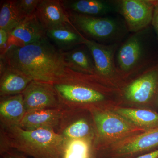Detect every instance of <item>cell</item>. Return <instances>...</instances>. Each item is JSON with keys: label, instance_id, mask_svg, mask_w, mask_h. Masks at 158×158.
<instances>
[{"label": "cell", "instance_id": "22", "mask_svg": "<svg viewBox=\"0 0 158 158\" xmlns=\"http://www.w3.org/2000/svg\"><path fill=\"white\" fill-rule=\"evenodd\" d=\"M26 17L18 8L15 0L1 2L0 29H4L9 33Z\"/></svg>", "mask_w": 158, "mask_h": 158}, {"label": "cell", "instance_id": "1", "mask_svg": "<svg viewBox=\"0 0 158 158\" xmlns=\"http://www.w3.org/2000/svg\"><path fill=\"white\" fill-rule=\"evenodd\" d=\"M63 109L113 110L121 105L118 86L96 75L77 72L66 67L65 73L53 83Z\"/></svg>", "mask_w": 158, "mask_h": 158}, {"label": "cell", "instance_id": "25", "mask_svg": "<svg viewBox=\"0 0 158 158\" xmlns=\"http://www.w3.org/2000/svg\"><path fill=\"white\" fill-rule=\"evenodd\" d=\"M9 33L4 30L0 29V49L1 55L6 52L7 48V44L9 40Z\"/></svg>", "mask_w": 158, "mask_h": 158}, {"label": "cell", "instance_id": "9", "mask_svg": "<svg viewBox=\"0 0 158 158\" xmlns=\"http://www.w3.org/2000/svg\"><path fill=\"white\" fill-rule=\"evenodd\" d=\"M141 32L135 33L118 49L116 65L124 82L135 76L142 67L144 50Z\"/></svg>", "mask_w": 158, "mask_h": 158}, {"label": "cell", "instance_id": "24", "mask_svg": "<svg viewBox=\"0 0 158 158\" xmlns=\"http://www.w3.org/2000/svg\"><path fill=\"white\" fill-rule=\"evenodd\" d=\"M40 0H15L20 11L26 17L35 13Z\"/></svg>", "mask_w": 158, "mask_h": 158}, {"label": "cell", "instance_id": "7", "mask_svg": "<svg viewBox=\"0 0 158 158\" xmlns=\"http://www.w3.org/2000/svg\"><path fill=\"white\" fill-rule=\"evenodd\" d=\"M66 11L73 27L88 39L100 43L113 39L120 32L115 20L102 16H92Z\"/></svg>", "mask_w": 158, "mask_h": 158}, {"label": "cell", "instance_id": "15", "mask_svg": "<svg viewBox=\"0 0 158 158\" xmlns=\"http://www.w3.org/2000/svg\"><path fill=\"white\" fill-rule=\"evenodd\" d=\"M45 30L66 23H71L59 0H40L35 13Z\"/></svg>", "mask_w": 158, "mask_h": 158}, {"label": "cell", "instance_id": "28", "mask_svg": "<svg viewBox=\"0 0 158 158\" xmlns=\"http://www.w3.org/2000/svg\"><path fill=\"white\" fill-rule=\"evenodd\" d=\"M135 158H158V148Z\"/></svg>", "mask_w": 158, "mask_h": 158}, {"label": "cell", "instance_id": "21", "mask_svg": "<svg viewBox=\"0 0 158 158\" xmlns=\"http://www.w3.org/2000/svg\"><path fill=\"white\" fill-rule=\"evenodd\" d=\"M112 110L145 131L158 128V113L155 110L120 106Z\"/></svg>", "mask_w": 158, "mask_h": 158}, {"label": "cell", "instance_id": "5", "mask_svg": "<svg viewBox=\"0 0 158 158\" xmlns=\"http://www.w3.org/2000/svg\"><path fill=\"white\" fill-rule=\"evenodd\" d=\"M158 148V128L94 148L93 158H135Z\"/></svg>", "mask_w": 158, "mask_h": 158}, {"label": "cell", "instance_id": "27", "mask_svg": "<svg viewBox=\"0 0 158 158\" xmlns=\"http://www.w3.org/2000/svg\"><path fill=\"white\" fill-rule=\"evenodd\" d=\"M152 24L158 36V1H155L154 12Z\"/></svg>", "mask_w": 158, "mask_h": 158}, {"label": "cell", "instance_id": "8", "mask_svg": "<svg viewBox=\"0 0 158 158\" xmlns=\"http://www.w3.org/2000/svg\"><path fill=\"white\" fill-rule=\"evenodd\" d=\"M55 131L66 140L87 139L94 141L95 125L90 111L81 109H64Z\"/></svg>", "mask_w": 158, "mask_h": 158}, {"label": "cell", "instance_id": "4", "mask_svg": "<svg viewBox=\"0 0 158 158\" xmlns=\"http://www.w3.org/2000/svg\"><path fill=\"white\" fill-rule=\"evenodd\" d=\"M120 92V107L155 110L158 107V64L125 82Z\"/></svg>", "mask_w": 158, "mask_h": 158}, {"label": "cell", "instance_id": "6", "mask_svg": "<svg viewBox=\"0 0 158 158\" xmlns=\"http://www.w3.org/2000/svg\"><path fill=\"white\" fill-rule=\"evenodd\" d=\"M90 112L96 131L93 148L146 131L136 126L113 110H95Z\"/></svg>", "mask_w": 158, "mask_h": 158}, {"label": "cell", "instance_id": "12", "mask_svg": "<svg viewBox=\"0 0 158 158\" xmlns=\"http://www.w3.org/2000/svg\"><path fill=\"white\" fill-rule=\"evenodd\" d=\"M22 94L27 112L63 108L53 83L32 81Z\"/></svg>", "mask_w": 158, "mask_h": 158}, {"label": "cell", "instance_id": "19", "mask_svg": "<svg viewBox=\"0 0 158 158\" xmlns=\"http://www.w3.org/2000/svg\"><path fill=\"white\" fill-rule=\"evenodd\" d=\"M26 113L22 94L0 98L1 126H18Z\"/></svg>", "mask_w": 158, "mask_h": 158}, {"label": "cell", "instance_id": "3", "mask_svg": "<svg viewBox=\"0 0 158 158\" xmlns=\"http://www.w3.org/2000/svg\"><path fill=\"white\" fill-rule=\"evenodd\" d=\"M0 153L15 151L34 158H62L67 140L53 130L1 126Z\"/></svg>", "mask_w": 158, "mask_h": 158}, {"label": "cell", "instance_id": "16", "mask_svg": "<svg viewBox=\"0 0 158 158\" xmlns=\"http://www.w3.org/2000/svg\"><path fill=\"white\" fill-rule=\"evenodd\" d=\"M32 81L0 60V98L22 94Z\"/></svg>", "mask_w": 158, "mask_h": 158}, {"label": "cell", "instance_id": "23", "mask_svg": "<svg viewBox=\"0 0 158 158\" xmlns=\"http://www.w3.org/2000/svg\"><path fill=\"white\" fill-rule=\"evenodd\" d=\"M93 141L87 139L68 140L62 158H93Z\"/></svg>", "mask_w": 158, "mask_h": 158}, {"label": "cell", "instance_id": "26", "mask_svg": "<svg viewBox=\"0 0 158 158\" xmlns=\"http://www.w3.org/2000/svg\"><path fill=\"white\" fill-rule=\"evenodd\" d=\"M2 158H29L27 156L15 151L9 150L1 153Z\"/></svg>", "mask_w": 158, "mask_h": 158}, {"label": "cell", "instance_id": "10", "mask_svg": "<svg viewBox=\"0 0 158 158\" xmlns=\"http://www.w3.org/2000/svg\"><path fill=\"white\" fill-rule=\"evenodd\" d=\"M84 44L93 58L96 75L110 81L120 89L124 82L118 73L115 62L116 44L106 45L86 37Z\"/></svg>", "mask_w": 158, "mask_h": 158}, {"label": "cell", "instance_id": "18", "mask_svg": "<svg viewBox=\"0 0 158 158\" xmlns=\"http://www.w3.org/2000/svg\"><path fill=\"white\" fill-rule=\"evenodd\" d=\"M65 11L84 15L101 16L117 10V3L103 0H63Z\"/></svg>", "mask_w": 158, "mask_h": 158}, {"label": "cell", "instance_id": "2", "mask_svg": "<svg viewBox=\"0 0 158 158\" xmlns=\"http://www.w3.org/2000/svg\"><path fill=\"white\" fill-rule=\"evenodd\" d=\"M0 60L33 81L54 83L66 69L63 52L47 37L25 46L9 47Z\"/></svg>", "mask_w": 158, "mask_h": 158}, {"label": "cell", "instance_id": "13", "mask_svg": "<svg viewBox=\"0 0 158 158\" xmlns=\"http://www.w3.org/2000/svg\"><path fill=\"white\" fill-rule=\"evenodd\" d=\"M45 37L46 30L35 14L31 15L26 17L18 25L9 32L7 49L12 46H25Z\"/></svg>", "mask_w": 158, "mask_h": 158}, {"label": "cell", "instance_id": "20", "mask_svg": "<svg viewBox=\"0 0 158 158\" xmlns=\"http://www.w3.org/2000/svg\"><path fill=\"white\" fill-rule=\"evenodd\" d=\"M63 54L67 68L81 73L96 75L93 58L85 44L63 52Z\"/></svg>", "mask_w": 158, "mask_h": 158}, {"label": "cell", "instance_id": "14", "mask_svg": "<svg viewBox=\"0 0 158 158\" xmlns=\"http://www.w3.org/2000/svg\"><path fill=\"white\" fill-rule=\"evenodd\" d=\"M63 110V108H58L27 112L18 126L26 130L49 129L55 131L59 126Z\"/></svg>", "mask_w": 158, "mask_h": 158}, {"label": "cell", "instance_id": "17", "mask_svg": "<svg viewBox=\"0 0 158 158\" xmlns=\"http://www.w3.org/2000/svg\"><path fill=\"white\" fill-rule=\"evenodd\" d=\"M46 37L62 52L84 44L85 37L72 23H66L48 29Z\"/></svg>", "mask_w": 158, "mask_h": 158}, {"label": "cell", "instance_id": "11", "mask_svg": "<svg viewBox=\"0 0 158 158\" xmlns=\"http://www.w3.org/2000/svg\"><path fill=\"white\" fill-rule=\"evenodd\" d=\"M116 3L117 10L124 18L130 32L142 31L152 23L155 1L121 0Z\"/></svg>", "mask_w": 158, "mask_h": 158}]
</instances>
